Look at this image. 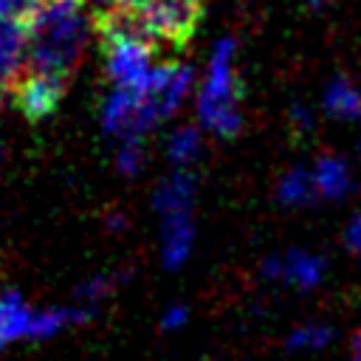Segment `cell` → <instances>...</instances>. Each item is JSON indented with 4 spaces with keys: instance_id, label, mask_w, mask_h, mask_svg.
Here are the masks:
<instances>
[{
    "instance_id": "2e32d148",
    "label": "cell",
    "mask_w": 361,
    "mask_h": 361,
    "mask_svg": "<svg viewBox=\"0 0 361 361\" xmlns=\"http://www.w3.org/2000/svg\"><path fill=\"white\" fill-rule=\"evenodd\" d=\"M113 288H116V276L96 274V276L85 279V282L76 288V299L82 302V307H90V310H93V305L102 302V299H107V296L113 293Z\"/></svg>"
},
{
    "instance_id": "52a82bcc",
    "label": "cell",
    "mask_w": 361,
    "mask_h": 361,
    "mask_svg": "<svg viewBox=\"0 0 361 361\" xmlns=\"http://www.w3.org/2000/svg\"><path fill=\"white\" fill-rule=\"evenodd\" d=\"M28 59V28L0 20V90L8 93L11 82L23 73Z\"/></svg>"
},
{
    "instance_id": "7c38bea8",
    "label": "cell",
    "mask_w": 361,
    "mask_h": 361,
    "mask_svg": "<svg viewBox=\"0 0 361 361\" xmlns=\"http://www.w3.org/2000/svg\"><path fill=\"white\" fill-rule=\"evenodd\" d=\"M34 310L20 299L17 290H0V344L28 336Z\"/></svg>"
},
{
    "instance_id": "d6986e66",
    "label": "cell",
    "mask_w": 361,
    "mask_h": 361,
    "mask_svg": "<svg viewBox=\"0 0 361 361\" xmlns=\"http://www.w3.org/2000/svg\"><path fill=\"white\" fill-rule=\"evenodd\" d=\"M186 316H189V310H186L183 305H172V307L164 310V316H161V327H164V330L183 327V324H186Z\"/></svg>"
},
{
    "instance_id": "7402d4cb",
    "label": "cell",
    "mask_w": 361,
    "mask_h": 361,
    "mask_svg": "<svg viewBox=\"0 0 361 361\" xmlns=\"http://www.w3.org/2000/svg\"><path fill=\"white\" fill-rule=\"evenodd\" d=\"M358 149H361V141H358Z\"/></svg>"
},
{
    "instance_id": "5b68a950",
    "label": "cell",
    "mask_w": 361,
    "mask_h": 361,
    "mask_svg": "<svg viewBox=\"0 0 361 361\" xmlns=\"http://www.w3.org/2000/svg\"><path fill=\"white\" fill-rule=\"evenodd\" d=\"M65 87H68L65 82H56V79H48L42 73L23 68V73L8 87V96L28 121H42L62 104Z\"/></svg>"
},
{
    "instance_id": "277c9868",
    "label": "cell",
    "mask_w": 361,
    "mask_h": 361,
    "mask_svg": "<svg viewBox=\"0 0 361 361\" xmlns=\"http://www.w3.org/2000/svg\"><path fill=\"white\" fill-rule=\"evenodd\" d=\"M158 102L149 93H135V90H116L104 99L102 107V124L110 135H118L121 141L141 138L147 130H152L161 121Z\"/></svg>"
},
{
    "instance_id": "8992f818",
    "label": "cell",
    "mask_w": 361,
    "mask_h": 361,
    "mask_svg": "<svg viewBox=\"0 0 361 361\" xmlns=\"http://www.w3.org/2000/svg\"><path fill=\"white\" fill-rule=\"evenodd\" d=\"M324 268H327L324 257L310 254V251H299V248H293L282 257H268L262 262V274L268 279H279V282L296 285L302 290L316 288L324 276Z\"/></svg>"
},
{
    "instance_id": "9a60e30c",
    "label": "cell",
    "mask_w": 361,
    "mask_h": 361,
    "mask_svg": "<svg viewBox=\"0 0 361 361\" xmlns=\"http://www.w3.org/2000/svg\"><path fill=\"white\" fill-rule=\"evenodd\" d=\"M330 338H333V330H330L327 324L307 322V324H299V327L288 336V347H290V350H319V347H324Z\"/></svg>"
},
{
    "instance_id": "44dd1931",
    "label": "cell",
    "mask_w": 361,
    "mask_h": 361,
    "mask_svg": "<svg viewBox=\"0 0 361 361\" xmlns=\"http://www.w3.org/2000/svg\"><path fill=\"white\" fill-rule=\"evenodd\" d=\"M350 361H361V330L353 336V353H350Z\"/></svg>"
},
{
    "instance_id": "3957f363",
    "label": "cell",
    "mask_w": 361,
    "mask_h": 361,
    "mask_svg": "<svg viewBox=\"0 0 361 361\" xmlns=\"http://www.w3.org/2000/svg\"><path fill=\"white\" fill-rule=\"evenodd\" d=\"M102 51H104V68L110 82L116 85V90H135V93H147L149 79H152V48L130 39V37H104L99 39Z\"/></svg>"
},
{
    "instance_id": "9c48e42d",
    "label": "cell",
    "mask_w": 361,
    "mask_h": 361,
    "mask_svg": "<svg viewBox=\"0 0 361 361\" xmlns=\"http://www.w3.org/2000/svg\"><path fill=\"white\" fill-rule=\"evenodd\" d=\"M195 192H197V178L192 169H178L169 180H164L158 189H155V209L164 214V217H172V214H189L192 203H195Z\"/></svg>"
},
{
    "instance_id": "ac0fdd59",
    "label": "cell",
    "mask_w": 361,
    "mask_h": 361,
    "mask_svg": "<svg viewBox=\"0 0 361 361\" xmlns=\"http://www.w3.org/2000/svg\"><path fill=\"white\" fill-rule=\"evenodd\" d=\"M96 3L99 8H124V11H147L164 0H90Z\"/></svg>"
},
{
    "instance_id": "8fae6325",
    "label": "cell",
    "mask_w": 361,
    "mask_h": 361,
    "mask_svg": "<svg viewBox=\"0 0 361 361\" xmlns=\"http://www.w3.org/2000/svg\"><path fill=\"white\" fill-rule=\"evenodd\" d=\"M313 180H316V189L322 197L327 200H341L350 195L353 189V175H350V166L336 158V155H322L316 164H313Z\"/></svg>"
},
{
    "instance_id": "4fadbf2b",
    "label": "cell",
    "mask_w": 361,
    "mask_h": 361,
    "mask_svg": "<svg viewBox=\"0 0 361 361\" xmlns=\"http://www.w3.org/2000/svg\"><path fill=\"white\" fill-rule=\"evenodd\" d=\"M319 197L316 180L310 169H290L282 175L279 186H276V200L282 206H307Z\"/></svg>"
},
{
    "instance_id": "e0dca14e",
    "label": "cell",
    "mask_w": 361,
    "mask_h": 361,
    "mask_svg": "<svg viewBox=\"0 0 361 361\" xmlns=\"http://www.w3.org/2000/svg\"><path fill=\"white\" fill-rule=\"evenodd\" d=\"M144 158H147V152H144V144H141V138H130V141H121V147H118V155H116V169L121 172V175H138L141 169H144Z\"/></svg>"
},
{
    "instance_id": "30bf717a",
    "label": "cell",
    "mask_w": 361,
    "mask_h": 361,
    "mask_svg": "<svg viewBox=\"0 0 361 361\" xmlns=\"http://www.w3.org/2000/svg\"><path fill=\"white\" fill-rule=\"evenodd\" d=\"M324 113L333 118H361V79L338 73L324 87Z\"/></svg>"
},
{
    "instance_id": "7a4b0ae2",
    "label": "cell",
    "mask_w": 361,
    "mask_h": 361,
    "mask_svg": "<svg viewBox=\"0 0 361 361\" xmlns=\"http://www.w3.org/2000/svg\"><path fill=\"white\" fill-rule=\"evenodd\" d=\"M234 54H237L234 39H220L214 45L206 82L197 93V118L209 133L220 138H231L243 127L240 79H237Z\"/></svg>"
},
{
    "instance_id": "5bb4252c",
    "label": "cell",
    "mask_w": 361,
    "mask_h": 361,
    "mask_svg": "<svg viewBox=\"0 0 361 361\" xmlns=\"http://www.w3.org/2000/svg\"><path fill=\"white\" fill-rule=\"evenodd\" d=\"M200 147H203L200 133H197L195 127H180V130H175V135L169 138L166 152H169V161H172L178 169H189V166L197 161Z\"/></svg>"
},
{
    "instance_id": "ffe728a7",
    "label": "cell",
    "mask_w": 361,
    "mask_h": 361,
    "mask_svg": "<svg viewBox=\"0 0 361 361\" xmlns=\"http://www.w3.org/2000/svg\"><path fill=\"white\" fill-rule=\"evenodd\" d=\"M344 240H347L350 251H355V254L361 257V214H355V217L350 220V226H347V234H344Z\"/></svg>"
},
{
    "instance_id": "6da1fadb",
    "label": "cell",
    "mask_w": 361,
    "mask_h": 361,
    "mask_svg": "<svg viewBox=\"0 0 361 361\" xmlns=\"http://www.w3.org/2000/svg\"><path fill=\"white\" fill-rule=\"evenodd\" d=\"M90 23L85 0H48L28 25L25 71L68 85L90 37Z\"/></svg>"
},
{
    "instance_id": "ba28073f",
    "label": "cell",
    "mask_w": 361,
    "mask_h": 361,
    "mask_svg": "<svg viewBox=\"0 0 361 361\" xmlns=\"http://www.w3.org/2000/svg\"><path fill=\"white\" fill-rule=\"evenodd\" d=\"M192 243H195V226L189 214H172L164 217L161 226V259L169 271L180 268L189 254H192Z\"/></svg>"
}]
</instances>
